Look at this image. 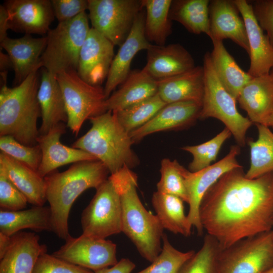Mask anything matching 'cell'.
<instances>
[{"label":"cell","instance_id":"48","mask_svg":"<svg viewBox=\"0 0 273 273\" xmlns=\"http://www.w3.org/2000/svg\"><path fill=\"white\" fill-rule=\"evenodd\" d=\"M11 237L0 233V258L2 257L10 243Z\"/></svg>","mask_w":273,"mask_h":273},{"label":"cell","instance_id":"22","mask_svg":"<svg viewBox=\"0 0 273 273\" xmlns=\"http://www.w3.org/2000/svg\"><path fill=\"white\" fill-rule=\"evenodd\" d=\"M201 107L202 105L193 102L167 104L147 123L129 135L135 143L155 132L187 127L199 118Z\"/></svg>","mask_w":273,"mask_h":273},{"label":"cell","instance_id":"7","mask_svg":"<svg viewBox=\"0 0 273 273\" xmlns=\"http://www.w3.org/2000/svg\"><path fill=\"white\" fill-rule=\"evenodd\" d=\"M203 66L204 89L199 118L213 117L219 120L231 131L238 145L244 146L247 131L253 123L238 111L236 100L218 79L208 52L204 56Z\"/></svg>","mask_w":273,"mask_h":273},{"label":"cell","instance_id":"16","mask_svg":"<svg viewBox=\"0 0 273 273\" xmlns=\"http://www.w3.org/2000/svg\"><path fill=\"white\" fill-rule=\"evenodd\" d=\"M10 29L25 34L47 33L55 18L51 1L7 0Z\"/></svg>","mask_w":273,"mask_h":273},{"label":"cell","instance_id":"12","mask_svg":"<svg viewBox=\"0 0 273 273\" xmlns=\"http://www.w3.org/2000/svg\"><path fill=\"white\" fill-rule=\"evenodd\" d=\"M240 153V146L233 145L229 153L216 163L196 172L187 170L185 173L189 205L187 216L199 235L203 234L204 230L199 214L202 199L206 192L222 175L231 170L242 166L237 160V156Z\"/></svg>","mask_w":273,"mask_h":273},{"label":"cell","instance_id":"39","mask_svg":"<svg viewBox=\"0 0 273 273\" xmlns=\"http://www.w3.org/2000/svg\"><path fill=\"white\" fill-rule=\"evenodd\" d=\"M231 135V131L225 127L215 136L204 143L182 148L193 156V160L189 165L190 171L196 172L210 166L215 161L221 147Z\"/></svg>","mask_w":273,"mask_h":273},{"label":"cell","instance_id":"35","mask_svg":"<svg viewBox=\"0 0 273 273\" xmlns=\"http://www.w3.org/2000/svg\"><path fill=\"white\" fill-rule=\"evenodd\" d=\"M165 105L157 94L125 109L113 112L121 126L130 133L147 123Z\"/></svg>","mask_w":273,"mask_h":273},{"label":"cell","instance_id":"25","mask_svg":"<svg viewBox=\"0 0 273 273\" xmlns=\"http://www.w3.org/2000/svg\"><path fill=\"white\" fill-rule=\"evenodd\" d=\"M37 98L42 119L39 135L46 134L60 123L67 122L64 99L57 76L44 68L41 71Z\"/></svg>","mask_w":273,"mask_h":273},{"label":"cell","instance_id":"51","mask_svg":"<svg viewBox=\"0 0 273 273\" xmlns=\"http://www.w3.org/2000/svg\"><path fill=\"white\" fill-rule=\"evenodd\" d=\"M270 75L273 80V69L271 71L270 73Z\"/></svg>","mask_w":273,"mask_h":273},{"label":"cell","instance_id":"30","mask_svg":"<svg viewBox=\"0 0 273 273\" xmlns=\"http://www.w3.org/2000/svg\"><path fill=\"white\" fill-rule=\"evenodd\" d=\"M28 229L36 232H53L50 206H33L18 211L0 210V233L11 237Z\"/></svg>","mask_w":273,"mask_h":273},{"label":"cell","instance_id":"23","mask_svg":"<svg viewBox=\"0 0 273 273\" xmlns=\"http://www.w3.org/2000/svg\"><path fill=\"white\" fill-rule=\"evenodd\" d=\"M0 42L1 49L6 50L12 62L15 84H20L42 67L40 58L46 46V37L34 38L25 34L17 38L7 37Z\"/></svg>","mask_w":273,"mask_h":273},{"label":"cell","instance_id":"24","mask_svg":"<svg viewBox=\"0 0 273 273\" xmlns=\"http://www.w3.org/2000/svg\"><path fill=\"white\" fill-rule=\"evenodd\" d=\"M204 89L203 66L157 80V94L166 104L193 102L202 105Z\"/></svg>","mask_w":273,"mask_h":273},{"label":"cell","instance_id":"40","mask_svg":"<svg viewBox=\"0 0 273 273\" xmlns=\"http://www.w3.org/2000/svg\"><path fill=\"white\" fill-rule=\"evenodd\" d=\"M0 149L2 152L37 172L42 156L38 144L28 146L19 143L10 135H3L0 136Z\"/></svg>","mask_w":273,"mask_h":273},{"label":"cell","instance_id":"44","mask_svg":"<svg viewBox=\"0 0 273 273\" xmlns=\"http://www.w3.org/2000/svg\"><path fill=\"white\" fill-rule=\"evenodd\" d=\"M251 3L256 20L273 46V0H256Z\"/></svg>","mask_w":273,"mask_h":273},{"label":"cell","instance_id":"49","mask_svg":"<svg viewBox=\"0 0 273 273\" xmlns=\"http://www.w3.org/2000/svg\"><path fill=\"white\" fill-rule=\"evenodd\" d=\"M261 124L273 127V110L263 120Z\"/></svg>","mask_w":273,"mask_h":273},{"label":"cell","instance_id":"4","mask_svg":"<svg viewBox=\"0 0 273 273\" xmlns=\"http://www.w3.org/2000/svg\"><path fill=\"white\" fill-rule=\"evenodd\" d=\"M37 71L12 88L7 84L8 71L1 72L0 136L10 135L28 146L37 145L39 136L37 121L41 109L37 98Z\"/></svg>","mask_w":273,"mask_h":273},{"label":"cell","instance_id":"13","mask_svg":"<svg viewBox=\"0 0 273 273\" xmlns=\"http://www.w3.org/2000/svg\"><path fill=\"white\" fill-rule=\"evenodd\" d=\"M52 254L71 263L95 271L117 263L116 245L106 239L81 235L70 236Z\"/></svg>","mask_w":273,"mask_h":273},{"label":"cell","instance_id":"5","mask_svg":"<svg viewBox=\"0 0 273 273\" xmlns=\"http://www.w3.org/2000/svg\"><path fill=\"white\" fill-rule=\"evenodd\" d=\"M89 120L90 128L72 147L92 155L103 163L111 174L124 166L130 168L138 164L131 148L134 143L119 123L115 112L109 110Z\"/></svg>","mask_w":273,"mask_h":273},{"label":"cell","instance_id":"47","mask_svg":"<svg viewBox=\"0 0 273 273\" xmlns=\"http://www.w3.org/2000/svg\"><path fill=\"white\" fill-rule=\"evenodd\" d=\"M10 68H13V64L8 54L0 51V70L1 72L8 71Z\"/></svg>","mask_w":273,"mask_h":273},{"label":"cell","instance_id":"45","mask_svg":"<svg viewBox=\"0 0 273 273\" xmlns=\"http://www.w3.org/2000/svg\"><path fill=\"white\" fill-rule=\"evenodd\" d=\"M135 264L128 258H122L115 265L94 271V273H131Z\"/></svg>","mask_w":273,"mask_h":273},{"label":"cell","instance_id":"8","mask_svg":"<svg viewBox=\"0 0 273 273\" xmlns=\"http://www.w3.org/2000/svg\"><path fill=\"white\" fill-rule=\"evenodd\" d=\"M56 76L64 99L67 126L77 135L86 119L106 112L104 87L86 82L75 70L62 72Z\"/></svg>","mask_w":273,"mask_h":273},{"label":"cell","instance_id":"20","mask_svg":"<svg viewBox=\"0 0 273 273\" xmlns=\"http://www.w3.org/2000/svg\"><path fill=\"white\" fill-rule=\"evenodd\" d=\"M147 54V63L143 70L157 80L177 75L196 66L191 54L179 43L151 44Z\"/></svg>","mask_w":273,"mask_h":273},{"label":"cell","instance_id":"9","mask_svg":"<svg viewBox=\"0 0 273 273\" xmlns=\"http://www.w3.org/2000/svg\"><path fill=\"white\" fill-rule=\"evenodd\" d=\"M272 267V230L240 240L220 255L219 273H264Z\"/></svg>","mask_w":273,"mask_h":273},{"label":"cell","instance_id":"37","mask_svg":"<svg viewBox=\"0 0 273 273\" xmlns=\"http://www.w3.org/2000/svg\"><path fill=\"white\" fill-rule=\"evenodd\" d=\"M187 170L176 160L162 159L160 169L161 177L157 184V191L176 196L188 203V196L185 184Z\"/></svg>","mask_w":273,"mask_h":273},{"label":"cell","instance_id":"46","mask_svg":"<svg viewBox=\"0 0 273 273\" xmlns=\"http://www.w3.org/2000/svg\"><path fill=\"white\" fill-rule=\"evenodd\" d=\"M10 29L9 14L4 5L0 6V42L6 39L7 31Z\"/></svg>","mask_w":273,"mask_h":273},{"label":"cell","instance_id":"34","mask_svg":"<svg viewBox=\"0 0 273 273\" xmlns=\"http://www.w3.org/2000/svg\"><path fill=\"white\" fill-rule=\"evenodd\" d=\"M256 125L258 133L257 139L255 141L251 139L248 141L250 165L245 174L250 179L273 173V133L266 126Z\"/></svg>","mask_w":273,"mask_h":273},{"label":"cell","instance_id":"26","mask_svg":"<svg viewBox=\"0 0 273 273\" xmlns=\"http://www.w3.org/2000/svg\"><path fill=\"white\" fill-rule=\"evenodd\" d=\"M0 169L25 196L29 203L33 206L44 205L47 201L45 181L36 171L2 152Z\"/></svg>","mask_w":273,"mask_h":273},{"label":"cell","instance_id":"43","mask_svg":"<svg viewBox=\"0 0 273 273\" xmlns=\"http://www.w3.org/2000/svg\"><path fill=\"white\" fill-rule=\"evenodd\" d=\"M59 23L71 20L88 10V0H51Z\"/></svg>","mask_w":273,"mask_h":273},{"label":"cell","instance_id":"2","mask_svg":"<svg viewBox=\"0 0 273 273\" xmlns=\"http://www.w3.org/2000/svg\"><path fill=\"white\" fill-rule=\"evenodd\" d=\"M110 173L98 160L73 163L67 170L44 177L47 201L51 211L53 232L66 240L70 236L68 218L73 203L85 190L98 189Z\"/></svg>","mask_w":273,"mask_h":273},{"label":"cell","instance_id":"52","mask_svg":"<svg viewBox=\"0 0 273 273\" xmlns=\"http://www.w3.org/2000/svg\"><path fill=\"white\" fill-rule=\"evenodd\" d=\"M272 230V232H273V230Z\"/></svg>","mask_w":273,"mask_h":273},{"label":"cell","instance_id":"17","mask_svg":"<svg viewBox=\"0 0 273 273\" xmlns=\"http://www.w3.org/2000/svg\"><path fill=\"white\" fill-rule=\"evenodd\" d=\"M209 35L211 40L229 39L249 53L244 20L233 1L212 0L209 5Z\"/></svg>","mask_w":273,"mask_h":273},{"label":"cell","instance_id":"19","mask_svg":"<svg viewBox=\"0 0 273 273\" xmlns=\"http://www.w3.org/2000/svg\"><path fill=\"white\" fill-rule=\"evenodd\" d=\"M65 132L64 123L52 128L46 134L39 135L37 144L41 151V160L37 170L43 178L62 166L84 161L97 160L89 153L81 149L69 147L60 142Z\"/></svg>","mask_w":273,"mask_h":273},{"label":"cell","instance_id":"36","mask_svg":"<svg viewBox=\"0 0 273 273\" xmlns=\"http://www.w3.org/2000/svg\"><path fill=\"white\" fill-rule=\"evenodd\" d=\"M222 250L218 241L207 234L201 248L183 264L177 273H219Z\"/></svg>","mask_w":273,"mask_h":273},{"label":"cell","instance_id":"21","mask_svg":"<svg viewBox=\"0 0 273 273\" xmlns=\"http://www.w3.org/2000/svg\"><path fill=\"white\" fill-rule=\"evenodd\" d=\"M47 246L32 232H19L11 237L6 252L0 258V273H33L38 257Z\"/></svg>","mask_w":273,"mask_h":273},{"label":"cell","instance_id":"14","mask_svg":"<svg viewBox=\"0 0 273 273\" xmlns=\"http://www.w3.org/2000/svg\"><path fill=\"white\" fill-rule=\"evenodd\" d=\"M114 45L93 28L80 50L77 72L86 82L101 86L107 79L114 58Z\"/></svg>","mask_w":273,"mask_h":273},{"label":"cell","instance_id":"29","mask_svg":"<svg viewBox=\"0 0 273 273\" xmlns=\"http://www.w3.org/2000/svg\"><path fill=\"white\" fill-rule=\"evenodd\" d=\"M212 41L213 49L210 54L215 74L224 88L237 100L252 77L239 66L222 41Z\"/></svg>","mask_w":273,"mask_h":273},{"label":"cell","instance_id":"1","mask_svg":"<svg viewBox=\"0 0 273 273\" xmlns=\"http://www.w3.org/2000/svg\"><path fill=\"white\" fill-rule=\"evenodd\" d=\"M199 214L207 234L222 249L273 228V173L250 179L243 167L229 171L209 189Z\"/></svg>","mask_w":273,"mask_h":273},{"label":"cell","instance_id":"41","mask_svg":"<svg viewBox=\"0 0 273 273\" xmlns=\"http://www.w3.org/2000/svg\"><path fill=\"white\" fill-rule=\"evenodd\" d=\"M25 196L0 169V207L7 211L23 210L27 206Z\"/></svg>","mask_w":273,"mask_h":273},{"label":"cell","instance_id":"10","mask_svg":"<svg viewBox=\"0 0 273 273\" xmlns=\"http://www.w3.org/2000/svg\"><path fill=\"white\" fill-rule=\"evenodd\" d=\"M88 3L92 28L118 46L127 38L143 9L141 0H88Z\"/></svg>","mask_w":273,"mask_h":273},{"label":"cell","instance_id":"38","mask_svg":"<svg viewBox=\"0 0 273 273\" xmlns=\"http://www.w3.org/2000/svg\"><path fill=\"white\" fill-rule=\"evenodd\" d=\"M195 251L181 252L170 243L167 236L162 237V248L160 254L144 269L136 273H177L183 264Z\"/></svg>","mask_w":273,"mask_h":273},{"label":"cell","instance_id":"27","mask_svg":"<svg viewBox=\"0 0 273 273\" xmlns=\"http://www.w3.org/2000/svg\"><path fill=\"white\" fill-rule=\"evenodd\" d=\"M118 90L105 102L106 111H118L157 94V80L143 69L131 71Z\"/></svg>","mask_w":273,"mask_h":273},{"label":"cell","instance_id":"31","mask_svg":"<svg viewBox=\"0 0 273 273\" xmlns=\"http://www.w3.org/2000/svg\"><path fill=\"white\" fill-rule=\"evenodd\" d=\"M184 201L176 196L156 191L152 204L163 228L175 234L190 236L192 227L184 211Z\"/></svg>","mask_w":273,"mask_h":273},{"label":"cell","instance_id":"15","mask_svg":"<svg viewBox=\"0 0 273 273\" xmlns=\"http://www.w3.org/2000/svg\"><path fill=\"white\" fill-rule=\"evenodd\" d=\"M245 23L249 47L252 77L268 75L273 69V46L259 25L253 14L251 3L246 0H234Z\"/></svg>","mask_w":273,"mask_h":273},{"label":"cell","instance_id":"11","mask_svg":"<svg viewBox=\"0 0 273 273\" xmlns=\"http://www.w3.org/2000/svg\"><path fill=\"white\" fill-rule=\"evenodd\" d=\"M82 235L95 238L107 237L122 232V209L119 194L109 178L98 189L83 210Z\"/></svg>","mask_w":273,"mask_h":273},{"label":"cell","instance_id":"42","mask_svg":"<svg viewBox=\"0 0 273 273\" xmlns=\"http://www.w3.org/2000/svg\"><path fill=\"white\" fill-rule=\"evenodd\" d=\"M33 273H94V272L46 252L38 257Z\"/></svg>","mask_w":273,"mask_h":273},{"label":"cell","instance_id":"50","mask_svg":"<svg viewBox=\"0 0 273 273\" xmlns=\"http://www.w3.org/2000/svg\"><path fill=\"white\" fill-rule=\"evenodd\" d=\"M264 273H273V267Z\"/></svg>","mask_w":273,"mask_h":273},{"label":"cell","instance_id":"33","mask_svg":"<svg viewBox=\"0 0 273 273\" xmlns=\"http://www.w3.org/2000/svg\"><path fill=\"white\" fill-rule=\"evenodd\" d=\"M146 10L144 31L147 39L158 46H164L172 33V21L169 13L172 0H141Z\"/></svg>","mask_w":273,"mask_h":273},{"label":"cell","instance_id":"6","mask_svg":"<svg viewBox=\"0 0 273 273\" xmlns=\"http://www.w3.org/2000/svg\"><path fill=\"white\" fill-rule=\"evenodd\" d=\"M88 19L83 12L48 31L40 58L42 68L56 75L69 70L77 71L80 50L90 29Z\"/></svg>","mask_w":273,"mask_h":273},{"label":"cell","instance_id":"18","mask_svg":"<svg viewBox=\"0 0 273 273\" xmlns=\"http://www.w3.org/2000/svg\"><path fill=\"white\" fill-rule=\"evenodd\" d=\"M145 14L142 11L137 16L128 37L119 46L112 62L104 87L106 99L129 75L134 57L140 51L147 50L151 43L147 39L144 31Z\"/></svg>","mask_w":273,"mask_h":273},{"label":"cell","instance_id":"3","mask_svg":"<svg viewBox=\"0 0 273 273\" xmlns=\"http://www.w3.org/2000/svg\"><path fill=\"white\" fill-rule=\"evenodd\" d=\"M119 195L122 232L133 243L140 255L152 262L162 250L163 230L156 214L148 211L136 191L137 176L124 166L108 177Z\"/></svg>","mask_w":273,"mask_h":273},{"label":"cell","instance_id":"32","mask_svg":"<svg viewBox=\"0 0 273 273\" xmlns=\"http://www.w3.org/2000/svg\"><path fill=\"white\" fill-rule=\"evenodd\" d=\"M209 0H172L169 16L189 32L209 35Z\"/></svg>","mask_w":273,"mask_h":273},{"label":"cell","instance_id":"28","mask_svg":"<svg viewBox=\"0 0 273 273\" xmlns=\"http://www.w3.org/2000/svg\"><path fill=\"white\" fill-rule=\"evenodd\" d=\"M237 100L252 123L261 124L273 110V80L270 74L252 77Z\"/></svg>","mask_w":273,"mask_h":273}]
</instances>
